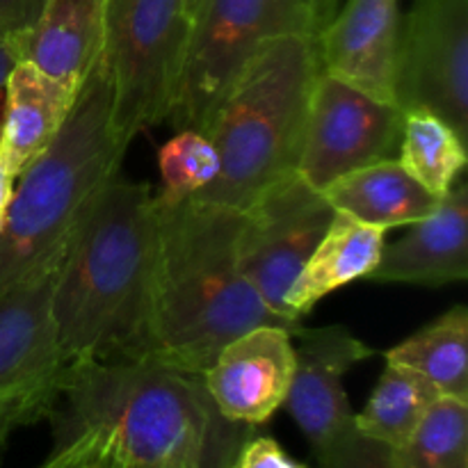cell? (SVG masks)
<instances>
[{
	"instance_id": "obj_1",
	"label": "cell",
	"mask_w": 468,
	"mask_h": 468,
	"mask_svg": "<svg viewBox=\"0 0 468 468\" xmlns=\"http://www.w3.org/2000/svg\"><path fill=\"white\" fill-rule=\"evenodd\" d=\"M240 229V210L155 192L142 361L204 375L250 329L304 332L302 320L274 314L242 272Z\"/></svg>"
},
{
	"instance_id": "obj_2",
	"label": "cell",
	"mask_w": 468,
	"mask_h": 468,
	"mask_svg": "<svg viewBox=\"0 0 468 468\" xmlns=\"http://www.w3.org/2000/svg\"><path fill=\"white\" fill-rule=\"evenodd\" d=\"M62 400L59 441L103 430L133 468H229L250 430L219 414L201 375L154 361L71 364Z\"/></svg>"
},
{
	"instance_id": "obj_3",
	"label": "cell",
	"mask_w": 468,
	"mask_h": 468,
	"mask_svg": "<svg viewBox=\"0 0 468 468\" xmlns=\"http://www.w3.org/2000/svg\"><path fill=\"white\" fill-rule=\"evenodd\" d=\"M154 195L114 174L71 242L53 291L64 364L140 359L149 297Z\"/></svg>"
},
{
	"instance_id": "obj_4",
	"label": "cell",
	"mask_w": 468,
	"mask_h": 468,
	"mask_svg": "<svg viewBox=\"0 0 468 468\" xmlns=\"http://www.w3.org/2000/svg\"><path fill=\"white\" fill-rule=\"evenodd\" d=\"M126 149L112 126V82L101 58L53 144L16 178L0 231V297L69 254Z\"/></svg>"
},
{
	"instance_id": "obj_5",
	"label": "cell",
	"mask_w": 468,
	"mask_h": 468,
	"mask_svg": "<svg viewBox=\"0 0 468 468\" xmlns=\"http://www.w3.org/2000/svg\"><path fill=\"white\" fill-rule=\"evenodd\" d=\"M320 71L318 35L277 37L254 55L206 131L219 174L197 199L242 213L261 192L297 172Z\"/></svg>"
},
{
	"instance_id": "obj_6",
	"label": "cell",
	"mask_w": 468,
	"mask_h": 468,
	"mask_svg": "<svg viewBox=\"0 0 468 468\" xmlns=\"http://www.w3.org/2000/svg\"><path fill=\"white\" fill-rule=\"evenodd\" d=\"M323 23L306 0H201L169 122L206 133L219 103L254 55L286 35H318Z\"/></svg>"
},
{
	"instance_id": "obj_7",
	"label": "cell",
	"mask_w": 468,
	"mask_h": 468,
	"mask_svg": "<svg viewBox=\"0 0 468 468\" xmlns=\"http://www.w3.org/2000/svg\"><path fill=\"white\" fill-rule=\"evenodd\" d=\"M192 18L183 0H108L103 59L123 146L169 117Z\"/></svg>"
},
{
	"instance_id": "obj_8",
	"label": "cell",
	"mask_w": 468,
	"mask_h": 468,
	"mask_svg": "<svg viewBox=\"0 0 468 468\" xmlns=\"http://www.w3.org/2000/svg\"><path fill=\"white\" fill-rule=\"evenodd\" d=\"M67 256L0 297V457L23 428L53 416L69 366L55 338L53 291Z\"/></svg>"
},
{
	"instance_id": "obj_9",
	"label": "cell",
	"mask_w": 468,
	"mask_h": 468,
	"mask_svg": "<svg viewBox=\"0 0 468 468\" xmlns=\"http://www.w3.org/2000/svg\"><path fill=\"white\" fill-rule=\"evenodd\" d=\"M396 105L430 110L468 140V0H414L398 35Z\"/></svg>"
},
{
	"instance_id": "obj_10",
	"label": "cell",
	"mask_w": 468,
	"mask_h": 468,
	"mask_svg": "<svg viewBox=\"0 0 468 468\" xmlns=\"http://www.w3.org/2000/svg\"><path fill=\"white\" fill-rule=\"evenodd\" d=\"M332 218L334 208L323 192L297 172L270 186L242 210L238 240L242 272L274 314L291 318L283 297Z\"/></svg>"
},
{
	"instance_id": "obj_11",
	"label": "cell",
	"mask_w": 468,
	"mask_h": 468,
	"mask_svg": "<svg viewBox=\"0 0 468 468\" xmlns=\"http://www.w3.org/2000/svg\"><path fill=\"white\" fill-rule=\"evenodd\" d=\"M402 110L320 71L302 137L297 174L315 190L396 155Z\"/></svg>"
},
{
	"instance_id": "obj_12",
	"label": "cell",
	"mask_w": 468,
	"mask_h": 468,
	"mask_svg": "<svg viewBox=\"0 0 468 468\" xmlns=\"http://www.w3.org/2000/svg\"><path fill=\"white\" fill-rule=\"evenodd\" d=\"M295 347V373L283 400L315 452L332 446L355 428V411L343 378L361 361L375 356L373 347L341 324L304 329Z\"/></svg>"
},
{
	"instance_id": "obj_13",
	"label": "cell",
	"mask_w": 468,
	"mask_h": 468,
	"mask_svg": "<svg viewBox=\"0 0 468 468\" xmlns=\"http://www.w3.org/2000/svg\"><path fill=\"white\" fill-rule=\"evenodd\" d=\"M292 373V334L263 324L229 341L201 379L224 419L256 428L268 423L283 407Z\"/></svg>"
},
{
	"instance_id": "obj_14",
	"label": "cell",
	"mask_w": 468,
	"mask_h": 468,
	"mask_svg": "<svg viewBox=\"0 0 468 468\" xmlns=\"http://www.w3.org/2000/svg\"><path fill=\"white\" fill-rule=\"evenodd\" d=\"M398 0H346L318 32L324 73L396 105Z\"/></svg>"
},
{
	"instance_id": "obj_15",
	"label": "cell",
	"mask_w": 468,
	"mask_h": 468,
	"mask_svg": "<svg viewBox=\"0 0 468 468\" xmlns=\"http://www.w3.org/2000/svg\"><path fill=\"white\" fill-rule=\"evenodd\" d=\"M468 277V186L464 178L439 201L428 218L410 224L393 245H384L379 263L366 279L439 288Z\"/></svg>"
},
{
	"instance_id": "obj_16",
	"label": "cell",
	"mask_w": 468,
	"mask_h": 468,
	"mask_svg": "<svg viewBox=\"0 0 468 468\" xmlns=\"http://www.w3.org/2000/svg\"><path fill=\"white\" fill-rule=\"evenodd\" d=\"M80 87L58 80L35 64L21 62L5 82V117L0 126V163L21 176L58 137L71 114Z\"/></svg>"
},
{
	"instance_id": "obj_17",
	"label": "cell",
	"mask_w": 468,
	"mask_h": 468,
	"mask_svg": "<svg viewBox=\"0 0 468 468\" xmlns=\"http://www.w3.org/2000/svg\"><path fill=\"white\" fill-rule=\"evenodd\" d=\"M108 0H46L21 35V59L58 80L82 87L103 58Z\"/></svg>"
},
{
	"instance_id": "obj_18",
	"label": "cell",
	"mask_w": 468,
	"mask_h": 468,
	"mask_svg": "<svg viewBox=\"0 0 468 468\" xmlns=\"http://www.w3.org/2000/svg\"><path fill=\"white\" fill-rule=\"evenodd\" d=\"M384 236V229L368 227L350 215L334 210L327 231L283 297L286 314L302 320L329 292L368 277L387 245Z\"/></svg>"
},
{
	"instance_id": "obj_19",
	"label": "cell",
	"mask_w": 468,
	"mask_h": 468,
	"mask_svg": "<svg viewBox=\"0 0 468 468\" xmlns=\"http://www.w3.org/2000/svg\"><path fill=\"white\" fill-rule=\"evenodd\" d=\"M336 213L388 231L428 218L439 197L425 190L398 160H379L355 169L320 190Z\"/></svg>"
},
{
	"instance_id": "obj_20",
	"label": "cell",
	"mask_w": 468,
	"mask_h": 468,
	"mask_svg": "<svg viewBox=\"0 0 468 468\" xmlns=\"http://www.w3.org/2000/svg\"><path fill=\"white\" fill-rule=\"evenodd\" d=\"M384 356L423 375L441 396L468 402V309L452 306Z\"/></svg>"
},
{
	"instance_id": "obj_21",
	"label": "cell",
	"mask_w": 468,
	"mask_h": 468,
	"mask_svg": "<svg viewBox=\"0 0 468 468\" xmlns=\"http://www.w3.org/2000/svg\"><path fill=\"white\" fill-rule=\"evenodd\" d=\"M439 398L441 393L423 375L387 361L366 407L355 414V428L387 448H398L416 432Z\"/></svg>"
},
{
	"instance_id": "obj_22",
	"label": "cell",
	"mask_w": 468,
	"mask_h": 468,
	"mask_svg": "<svg viewBox=\"0 0 468 468\" xmlns=\"http://www.w3.org/2000/svg\"><path fill=\"white\" fill-rule=\"evenodd\" d=\"M398 163L434 197H446L464 174L468 155L462 140L441 117L423 108L402 112Z\"/></svg>"
},
{
	"instance_id": "obj_23",
	"label": "cell",
	"mask_w": 468,
	"mask_h": 468,
	"mask_svg": "<svg viewBox=\"0 0 468 468\" xmlns=\"http://www.w3.org/2000/svg\"><path fill=\"white\" fill-rule=\"evenodd\" d=\"M393 468H468V402L441 396L416 432L391 448Z\"/></svg>"
},
{
	"instance_id": "obj_24",
	"label": "cell",
	"mask_w": 468,
	"mask_h": 468,
	"mask_svg": "<svg viewBox=\"0 0 468 468\" xmlns=\"http://www.w3.org/2000/svg\"><path fill=\"white\" fill-rule=\"evenodd\" d=\"M163 190L169 197H195L219 174V155L206 133L183 128L158 151Z\"/></svg>"
},
{
	"instance_id": "obj_25",
	"label": "cell",
	"mask_w": 468,
	"mask_h": 468,
	"mask_svg": "<svg viewBox=\"0 0 468 468\" xmlns=\"http://www.w3.org/2000/svg\"><path fill=\"white\" fill-rule=\"evenodd\" d=\"M39 468H133L108 432L96 428L78 430L58 441L53 455Z\"/></svg>"
},
{
	"instance_id": "obj_26",
	"label": "cell",
	"mask_w": 468,
	"mask_h": 468,
	"mask_svg": "<svg viewBox=\"0 0 468 468\" xmlns=\"http://www.w3.org/2000/svg\"><path fill=\"white\" fill-rule=\"evenodd\" d=\"M315 457L320 468H393L391 448L364 437L356 428L343 434L324 451L315 452Z\"/></svg>"
},
{
	"instance_id": "obj_27",
	"label": "cell",
	"mask_w": 468,
	"mask_h": 468,
	"mask_svg": "<svg viewBox=\"0 0 468 468\" xmlns=\"http://www.w3.org/2000/svg\"><path fill=\"white\" fill-rule=\"evenodd\" d=\"M229 468H306L297 464L292 457H288L282 451L274 439L270 437H254L247 439L238 451L236 460Z\"/></svg>"
},
{
	"instance_id": "obj_28",
	"label": "cell",
	"mask_w": 468,
	"mask_h": 468,
	"mask_svg": "<svg viewBox=\"0 0 468 468\" xmlns=\"http://www.w3.org/2000/svg\"><path fill=\"white\" fill-rule=\"evenodd\" d=\"M46 0H0V35H23L39 18Z\"/></svg>"
},
{
	"instance_id": "obj_29",
	"label": "cell",
	"mask_w": 468,
	"mask_h": 468,
	"mask_svg": "<svg viewBox=\"0 0 468 468\" xmlns=\"http://www.w3.org/2000/svg\"><path fill=\"white\" fill-rule=\"evenodd\" d=\"M18 62H21V35H0V90Z\"/></svg>"
},
{
	"instance_id": "obj_30",
	"label": "cell",
	"mask_w": 468,
	"mask_h": 468,
	"mask_svg": "<svg viewBox=\"0 0 468 468\" xmlns=\"http://www.w3.org/2000/svg\"><path fill=\"white\" fill-rule=\"evenodd\" d=\"M14 186H16V178H14L12 172L0 163V231H3L5 219H7V208L14 195Z\"/></svg>"
},
{
	"instance_id": "obj_31",
	"label": "cell",
	"mask_w": 468,
	"mask_h": 468,
	"mask_svg": "<svg viewBox=\"0 0 468 468\" xmlns=\"http://www.w3.org/2000/svg\"><path fill=\"white\" fill-rule=\"evenodd\" d=\"M306 3H309V7L314 9V14L318 16V21L323 23V26L338 9V0H306Z\"/></svg>"
},
{
	"instance_id": "obj_32",
	"label": "cell",
	"mask_w": 468,
	"mask_h": 468,
	"mask_svg": "<svg viewBox=\"0 0 468 468\" xmlns=\"http://www.w3.org/2000/svg\"><path fill=\"white\" fill-rule=\"evenodd\" d=\"M183 3H186L187 14H190V18H192V16H195V12H197V7H199L201 0H183Z\"/></svg>"
}]
</instances>
